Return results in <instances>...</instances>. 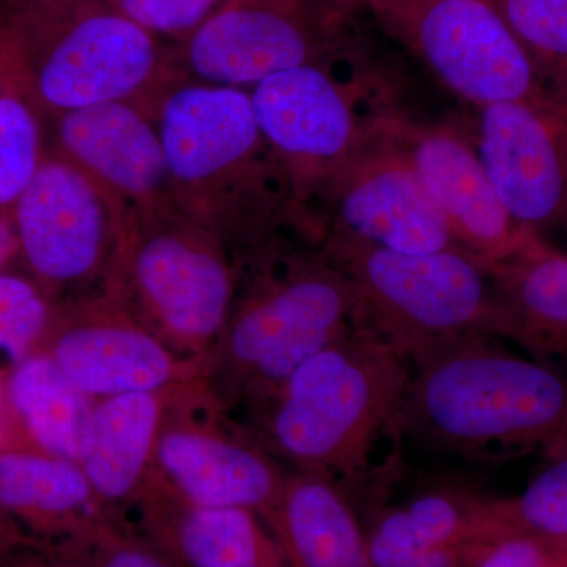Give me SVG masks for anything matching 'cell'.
Here are the masks:
<instances>
[{"label": "cell", "mask_w": 567, "mask_h": 567, "mask_svg": "<svg viewBox=\"0 0 567 567\" xmlns=\"http://www.w3.org/2000/svg\"><path fill=\"white\" fill-rule=\"evenodd\" d=\"M151 115L174 203L221 244L238 271L292 241L317 244L248 91L177 78L156 95Z\"/></svg>", "instance_id": "cell-1"}, {"label": "cell", "mask_w": 567, "mask_h": 567, "mask_svg": "<svg viewBox=\"0 0 567 567\" xmlns=\"http://www.w3.org/2000/svg\"><path fill=\"white\" fill-rule=\"evenodd\" d=\"M399 436L462 457L567 456V371L462 336L409 354Z\"/></svg>", "instance_id": "cell-2"}, {"label": "cell", "mask_w": 567, "mask_h": 567, "mask_svg": "<svg viewBox=\"0 0 567 567\" xmlns=\"http://www.w3.org/2000/svg\"><path fill=\"white\" fill-rule=\"evenodd\" d=\"M174 80L169 43L104 0H0V89L43 123L115 100L151 114Z\"/></svg>", "instance_id": "cell-3"}, {"label": "cell", "mask_w": 567, "mask_h": 567, "mask_svg": "<svg viewBox=\"0 0 567 567\" xmlns=\"http://www.w3.org/2000/svg\"><path fill=\"white\" fill-rule=\"evenodd\" d=\"M352 293L319 244L281 246L238 274L203 385L215 405L256 415L309 358L352 333Z\"/></svg>", "instance_id": "cell-4"}, {"label": "cell", "mask_w": 567, "mask_h": 567, "mask_svg": "<svg viewBox=\"0 0 567 567\" xmlns=\"http://www.w3.org/2000/svg\"><path fill=\"white\" fill-rule=\"evenodd\" d=\"M409 383L404 353L352 331L309 358L252 415L260 445L293 470L353 483L380 440L399 436Z\"/></svg>", "instance_id": "cell-5"}, {"label": "cell", "mask_w": 567, "mask_h": 567, "mask_svg": "<svg viewBox=\"0 0 567 567\" xmlns=\"http://www.w3.org/2000/svg\"><path fill=\"white\" fill-rule=\"evenodd\" d=\"M237 287L229 254L174 200L126 208L106 293L174 352L205 369Z\"/></svg>", "instance_id": "cell-6"}, {"label": "cell", "mask_w": 567, "mask_h": 567, "mask_svg": "<svg viewBox=\"0 0 567 567\" xmlns=\"http://www.w3.org/2000/svg\"><path fill=\"white\" fill-rule=\"evenodd\" d=\"M319 246L349 282L354 333L406 358L462 336L509 338L491 276L461 249L398 252L346 234H323Z\"/></svg>", "instance_id": "cell-7"}, {"label": "cell", "mask_w": 567, "mask_h": 567, "mask_svg": "<svg viewBox=\"0 0 567 567\" xmlns=\"http://www.w3.org/2000/svg\"><path fill=\"white\" fill-rule=\"evenodd\" d=\"M361 0H226L169 43L175 78L249 91L271 74L346 58Z\"/></svg>", "instance_id": "cell-8"}, {"label": "cell", "mask_w": 567, "mask_h": 567, "mask_svg": "<svg viewBox=\"0 0 567 567\" xmlns=\"http://www.w3.org/2000/svg\"><path fill=\"white\" fill-rule=\"evenodd\" d=\"M361 6L475 110L555 96L495 0H361Z\"/></svg>", "instance_id": "cell-9"}, {"label": "cell", "mask_w": 567, "mask_h": 567, "mask_svg": "<svg viewBox=\"0 0 567 567\" xmlns=\"http://www.w3.org/2000/svg\"><path fill=\"white\" fill-rule=\"evenodd\" d=\"M9 216L18 254L52 305L106 293L125 208L80 167L47 151Z\"/></svg>", "instance_id": "cell-10"}, {"label": "cell", "mask_w": 567, "mask_h": 567, "mask_svg": "<svg viewBox=\"0 0 567 567\" xmlns=\"http://www.w3.org/2000/svg\"><path fill=\"white\" fill-rule=\"evenodd\" d=\"M336 61L271 74L248 91L257 125L278 156L295 203L316 237V205L336 175L374 136L380 112L388 106L364 114L358 103L363 99V78L339 80L333 73Z\"/></svg>", "instance_id": "cell-11"}, {"label": "cell", "mask_w": 567, "mask_h": 567, "mask_svg": "<svg viewBox=\"0 0 567 567\" xmlns=\"http://www.w3.org/2000/svg\"><path fill=\"white\" fill-rule=\"evenodd\" d=\"M382 114V112H380ZM317 235L346 234L398 252L458 249L435 194L382 126L312 212Z\"/></svg>", "instance_id": "cell-12"}, {"label": "cell", "mask_w": 567, "mask_h": 567, "mask_svg": "<svg viewBox=\"0 0 567 567\" xmlns=\"http://www.w3.org/2000/svg\"><path fill=\"white\" fill-rule=\"evenodd\" d=\"M74 385L95 401L133 393H171L203 380L186 360L107 293L55 306L43 349Z\"/></svg>", "instance_id": "cell-13"}, {"label": "cell", "mask_w": 567, "mask_h": 567, "mask_svg": "<svg viewBox=\"0 0 567 567\" xmlns=\"http://www.w3.org/2000/svg\"><path fill=\"white\" fill-rule=\"evenodd\" d=\"M476 111L477 155L514 221L539 235L567 230V100Z\"/></svg>", "instance_id": "cell-14"}, {"label": "cell", "mask_w": 567, "mask_h": 567, "mask_svg": "<svg viewBox=\"0 0 567 567\" xmlns=\"http://www.w3.org/2000/svg\"><path fill=\"white\" fill-rule=\"evenodd\" d=\"M188 386L167 401L152 480L192 505L241 507L264 518L278 503L287 472L259 442L234 434L218 417L194 416Z\"/></svg>", "instance_id": "cell-15"}, {"label": "cell", "mask_w": 567, "mask_h": 567, "mask_svg": "<svg viewBox=\"0 0 567 567\" xmlns=\"http://www.w3.org/2000/svg\"><path fill=\"white\" fill-rule=\"evenodd\" d=\"M380 126L435 194L458 249L477 264L505 259L536 234L507 213L472 136L456 126L421 125L390 106Z\"/></svg>", "instance_id": "cell-16"}, {"label": "cell", "mask_w": 567, "mask_h": 567, "mask_svg": "<svg viewBox=\"0 0 567 567\" xmlns=\"http://www.w3.org/2000/svg\"><path fill=\"white\" fill-rule=\"evenodd\" d=\"M47 151L80 167L122 207L173 199L155 118L126 100L91 104L44 122Z\"/></svg>", "instance_id": "cell-17"}, {"label": "cell", "mask_w": 567, "mask_h": 567, "mask_svg": "<svg viewBox=\"0 0 567 567\" xmlns=\"http://www.w3.org/2000/svg\"><path fill=\"white\" fill-rule=\"evenodd\" d=\"M133 509L142 535L181 567H287L259 514L197 506L148 481Z\"/></svg>", "instance_id": "cell-18"}, {"label": "cell", "mask_w": 567, "mask_h": 567, "mask_svg": "<svg viewBox=\"0 0 567 567\" xmlns=\"http://www.w3.org/2000/svg\"><path fill=\"white\" fill-rule=\"evenodd\" d=\"M173 393L122 394L95 402L78 464L111 516L125 517L147 487Z\"/></svg>", "instance_id": "cell-19"}, {"label": "cell", "mask_w": 567, "mask_h": 567, "mask_svg": "<svg viewBox=\"0 0 567 567\" xmlns=\"http://www.w3.org/2000/svg\"><path fill=\"white\" fill-rule=\"evenodd\" d=\"M0 514L39 546L61 544L111 516L76 461L11 446L0 450Z\"/></svg>", "instance_id": "cell-20"}, {"label": "cell", "mask_w": 567, "mask_h": 567, "mask_svg": "<svg viewBox=\"0 0 567 567\" xmlns=\"http://www.w3.org/2000/svg\"><path fill=\"white\" fill-rule=\"evenodd\" d=\"M287 567H371L365 528L342 486L320 473H287L282 494L264 517Z\"/></svg>", "instance_id": "cell-21"}, {"label": "cell", "mask_w": 567, "mask_h": 567, "mask_svg": "<svg viewBox=\"0 0 567 567\" xmlns=\"http://www.w3.org/2000/svg\"><path fill=\"white\" fill-rule=\"evenodd\" d=\"M483 268L505 309L507 341L567 371V254L532 234L516 251Z\"/></svg>", "instance_id": "cell-22"}, {"label": "cell", "mask_w": 567, "mask_h": 567, "mask_svg": "<svg viewBox=\"0 0 567 567\" xmlns=\"http://www.w3.org/2000/svg\"><path fill=\"white\" fill-rule=\"evenodd\" d=\"M6 390L14 420L37 450L80 461L96 401L74 385L50 354L40 350L11 369Z\"/></svg>", "instance_id": "cell-23"}, {"label": "cell", "mask_w": 567, "mask_h": 567, "mask_svg": "<svg viewBox=\"0 0 567 567\" xmlns=\"http://www.w3.org/2000/svg\"><path fill=\"white\" fill-rule=\"evenodd\" d=\"M480 536L484 543L525 536L567 546V456L548 462L520 494L483 496Z\"/></svg>", "instance_id": "cell-24"}, {"label": "cell", "mask_w": 567, "mask_h": 567, "mask_svg": "<svg viewBox=\"0 0 567 567\" xmlns=\"http://www.w3.org/2000/svg\"><path fill=\"white\" fill-rule=\"evenodd\" d=\"M547 87L567 100V0H495Z\"/></svg>", "instance_id": "cell-25"}, {"label": "cell", "mask_w": 567, "mask_h": 567, "mask_svg": "<svg viewBox=\"0 0 567 567\" xmlns=\"http://www.w3.org/2000/svg\"><path fill=\"white\" fill-rule=\"evenodd\" d=\"M44 155L47 132L40 115L20 96L0 89V215H10Z\"/></svg>", "instance_id": "cell-26"}, {"label": "cell", "mask_w": 567, "mask_h": 567, "mask_svg": "<svg viewBox=\"0 0 567 567\" xmlns=\"http://www.w3.org/2000/svg\"><path fill=\"white\" fill-rule=\"evenodd\" d=\"M54 311L32 278L0 268V364L7 374L43 349Z\"/></svg>", "instance_id": "cell-27"}, {"label": "cell", "mask_w": 567, "mask_h": 567, "mask_svg": "<svg viewBox=\"0 0 567 567\" xmlns=\"http://www.w3.org/2000/svg\"><path fill=\"white\" fill-rule=\"evenodd\" d=\"M50 548L78 567H181L126 517L106 516Z\"/></svg>", "instance_id": "cell-28"}, {"label": "cell", "mask_w": 567, "mask_h": 567, "mask_svg": "<svg viewBox=\"0 0 567 567\" xmlns=\"http://www.w3.org/2000/svg\"><path fill=\"white\" fill-rule=\"evenodd\" d=\"M153 37L166 43L186 39L226 0H104Z\"/></svg>", "instance_id": "cell-29"}, {"label": "cell", "mask_w": 567, "mask_h": 567, "mask_svg": "<svg viewBox=\"0 0 567 567\" xmlns=\"http://www.w3.org/2000/svg\"><path fill=\"white\" fill-rule=\"evenodd\" d=\"M365 548L371 567H402L427 550L416 536L404 505L379 511L365 528Z\"/></svg>", "instance_id": "cell-30"}, {"label": "cell", "mask_w": 567, "mask_h": 567, "mask_svg": "<svg viewBox=\"0 0 567 567\" xmlns=\"http://www.w3.org/2000/svg\"><path fill=\"white\" fill-rule=\"evenodd\" d=\"M472 567H567V546L537 537H505L487 543Z\"/></svg>", "instance_id": "cell-31"}, {"label": "cell", "mask_w": 567, "mask_h": 567, "mask_svg": "<svg viewBox=\"0 0 567 567\" xmlns=\"http://www.w3.org/2000/svg\"><path fill=\"white\" fill-rule=\"evenodd\" d=\"M487 543L466 540L421 551L402 567H472Z\"/></svg>", "instance_id": "cell-32"}, {"label": "cell", "mask_w": 567, "mask_h": 567, "mask_svg": "<svg viewBox=\"0 0 567 567\" xmlns=\"http://www.w3.org/2000/svg\"><path fill=\"white\" fill-rule=\"evenodd\" d=\"M31 539L10 518L0 514V567H11L22 551L32 546Z\"/></svg>", "instance_id": "cell-33"}, {"label": "cell", "mask_w": 567, "mask_h": 567, "mask_svg": "<svg viewBox=\"0 0 567 567\" xmlns=\"http://www.w3.org/2000/svg\"><path fill=\"white\" fill-rule=\"evenodd\" d=\"M11 567H78L59 557L50 548L32 544L28 550L22 551L20 558Z\"/></svg>", "instance_id": "cell-34"}, {"label": "cell", "mask_w": 567, "mask_h": 567, "mask_svg": "<svg viewBox=\"0 0 567 567\" xmlns=\"http://www.w3.org/2000/svg\"><path fill=\"white\" fill-rule=\"evenodd\" d=\"M14 420L13 412L9 402V395H7L6 380L0 379V450L9 447V440L11 432H13Z\"/></svg>", "instance_id": "cell-35"}, {"label": "cell", "mask_w": 567, "mask_h": 567, "mask_svg": "<svg viewBox=\"0 0 567 567\" xmlns=\"http://www.w3.org/2000/svg\"><path fill=\"white\" fill-rule=\"evenodd\" d=\"M18 254L17 234L11 226L10 216L0 215V268Z\"/></svg>", "instance_id": "cell-36"}]
</instances>
